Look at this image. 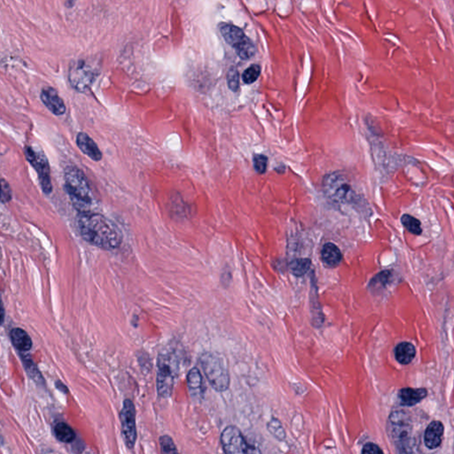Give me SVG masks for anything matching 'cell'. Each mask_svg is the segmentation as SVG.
I'll return each instance as SVG.
<instances>
[{"label":"cell","instance_id":"1","mask_svg":"<svg viewBox=\"0 0 454 454\" xmlns=\"http://www.w3.org/2000/svg\"><path fill=\"white\" fill-rule=\"evenodd\" d=\"M77 223L84 239L93 246L112 250L119 248L123 243V234L118 226L103 215L82 212Z\"/></svg>","mask_w":454,"mask_h":454},{"label":"cell","instance_id":"2","mask_svg":"<svg viewBox=\"0 0 454 454\" xmlns=\"http://www.w3.org/2000/svg\"><path fill=\"white\" fill-rule=\"evenodd\" d=\"M200 361L212 388L220 392L226 391L230 385V376L225 358L215 352H206L202 354Z\"/></svg>","mask_w":454,"mask_h":454},{"label":"cell","instance_id":"3","mask_svg":"<svg viewBox=\"0 0 454 454\" xmlns=\"http://www.w3.org/2000/svg\"><path fill=\"white\" fill-rule=\"evenodd\" d=\"M64 177L66 189L72 201L83 212H86V208L92 204V194L86 176L77 168L70 166L66 169Z\"/></svg>","mask_w":454,"mask_h":454},{"label":"cell","instance_id":"4","mask_svg":"<svg viewBox=\"0 0 454 454\" xmlns=\"http://www.w3.org/2000/svg\"><path fill=\"white\" fill-rule=\"evenodd\" d=\"M178 363L170 352L161 353L157 359V391L159 396L167 398L171 396L178 375Z\"/></svg>","mask_w":454,"mask_h":454},{"label":"cell","instance_id":"5","mask_svg":"<svg viewBox=\"0 0 454 454\" xmlns=\"http://www.w3.org/2000/svg\"><path fill=\"white\" fill-rule=\"evenodd\" d=\"M323 188L328 198L334 202L349 203L355 197L348 177L340 171L327 175L323 180Z\"/></svg>","mask_w":454,"mask_h":454},{"label":"cell","instance_id":"6","mask_svg":"<svg viewBox=\"0 0 454 454\" xmlns=\"http://www.w3.org/2000/svg\"><path fill=\"white\" fill-rule=\"evenodd\" d=\"M220 32L226 43L234 48L239 58L250 60L256 54V45L242 29L232 24L224 23L220 26Z\"/></svg>","mask_w":454,"mask_h":454},{"label":"cell","instance_id":"7","mask_svg":"<svg viewBox=\"0 0 454 454\" xmlns=\"http://www.w3.org/2000/svg\"><path fill=\"white\" fill-rule=\"evenodd\" d=\"M99 74L94 64L86 60L71 63L68 71V80L72 87L79 92L89 91Z\"/></svg>","mask_w":454,"mask_h":454},{"label":"cell","instance_id":"8","mask_svg":"<svg viewBox=\"0 0 454 454\" xmlns=\"http://www.w3.org/2000/svg\"><path fill=\"white\" fill-rule=\"evenodd\" d=\"M123 440L128 449H133L137 440L136 410L132 401L125 399L120 412Z\"/></svg>","mask_w":454,"mask_h":454},{"label":"cell","instance_id":"9","mask_svg":"<svg viewBox=\"0 0 454 454\" xmlns=\"http://www.w3.org/2000/svg\"><path fill=\"white\" fill-rule=\"evenodd\" d=\"M25 155L27 157V160L35 168V170L38 171V178L40 180L43 191L45 192V194H50L52 190L51 177H50V168L44 152L36 150L33 147H27L25 149Z\"/></svg>","mask_w":454,"mask_h":454},{"label":"cell","instance_id":"10","mask_svg":"<svg viewBox=\"0 0 454 454\" xmlns=\"http://www.w3.org/2000/svg\"><path fill=\"white\" fill-rule=\"evenodd\" d=\"M221 444L226 453H249L253 451L248 444L239 429L234 426H228L221 434Z\"/></svg>","mask_w":454,"mask_h":454},{"label":"cell","instance_id":"11","mask_svg":"<svg viewBox=\"0 0 454 454\" xmlns=\"http://www.w3.org/2000/svg\"><path fill=\"white\" fill-rule=\"evenodd\" d=\"M389 422L391 425V430L389 431V437L396 442V446L403 448L402 451H405V446L409 444L411 427L405 420V414L401 413H394L389 416Z\"/></svg>","mask_w":454,"mask_h":454},{"label":"cell","instance_id":"12","mask_svg":"<svg viewBox=\"0 0 454 454\" xmlns=\"http://www.w3.org/2000/svg\"><path fill=\"white\" fill-rule=\"evenodd\" d=\"M41 99L51 113L55 114L56 116H62L63 114H65V104L62 98L59 96L58 92L54 88L46 87L42 90Z\"/></svg>","mask_w":454,"mask_h":454},{"label":"cell","instance_id":"13","mask_svg":"<svg viewBox=\"0 0 454 454\" xmlns=\"http://www.w3.org/2000/svg\"><path fill=\"white\" fill-rule=\"evenodd\" d=\"M444 437V425L439 420L432 421L425 431L424 442L429 449L433 450L440 446Z\"/></svg>","mask_w":454,"mask_h":454},{"label":"cell","instance_id":"14","mask_svg":"<svg viewBox=\"0 0 454 454\" xmlns=\"http://www.w3.org/2000/svg\"><path fill=\"white\" fill-rule=\"evenodd\" d=\"M76 144L80 150L88 157L95 162H99L102 158V154L95 142L85 132H80L76 137Z\"/></svg>","mask_w":454,"mask_h":454},{"label":"cell","instance_id":"15","mask_svg":"<svg viewBox=\"0 0 454 454\" xmlns=\"http://www.w3.org/2000/svg\"><path fill=\"white\" fill-rule=\"evenodd\" d=\"M428 396V391L426 389H413V388H406L400 390L398 396H399L400 404L405 407H413Z\"/></svg>","mask_w":454,"mask_h":454},{"label":"cell","instance_id":"16","mask_svg":"<svg viewBox=\"0 0 454 454\" xmlns=\"http://www.w3.org/2000/svg\"><path fill=\"white\" fill-rule=\"evenodd\" d=\"M321 258L328 268H335L341 263L342 256L341 250L334 243L325 244L321 250Z\"/></svg>","mask_w":454,"mask_h":454},{"label":"cell","instance_id":"17","mask_svg":"<svg viewBox=\"0 0 454 454\" xmlns=\"http://www.w3.org/2000/svg\"><path fill=\"white\" fill-rule=\"evenodd\" d=\"M416 355V350L412 343L404 341L397 345L395 350L396 359L402 365H408Z\"/></svg>","mask_w":454,"mask_h":454},{"label":"cell","instance_id":"18","mask_svg":"<svg viewBox=\"0 0 454 454\" xmlns=\"http://www.w3.org/2000/svg\"><path fill=\"white\" fill-rule=\"evenodd\" d=\"M188 385L193 396H201L203 392V379L198 368H192L188 375Z\"/></svg>","mask_w":454,"mask_h":454},{"label":"cell","instance_id":"19","mask_svg":"<svg viewBox=\"0 0 454 454\" xmlns=\"http://www.w3.org/2000/svg\"><path fill=\"white\" fill-rule=\"evenodd\" d=\"M11 340L13 341V344L20 351L27 352L31 350L32 346L30 335H28L23 329L21 328H14L11 332Z\"/></svg>","mask_w":454,"mask_h":454},{"label":"cell","instance_id":"20","mask_svg":"<svg viewBox=\"0 0 454 454\" xmlns=\"http://www.w3.org/2000/svg\"><path fill=\"white\" fill-rule=\"evenodd\" d=\"M55 433L59 440L63 443H71L72 441L75 440V432L64 422H60L55 426Z\"/></svg>","mask_w":454,"mask_h":454},{"label":"cell","instance_id":"21","mask_svg":"<svg viewBox=\"0 0 454 454\" xmlns=\"http://www.w3.org/2000/svg\"><path fill=\"white\" fill-rule=\"evenodd\" d=\"M311 266V261L309 258H297L290 263L289 268L293 275L302 277L307 273Z\"/></svg>","mask_w":454,"mask_h":454},{"label":"cell","instance_id":"22","mask_svg":"<svg viewBox=\"0 0 454 454\" xmlns=\"http://www.w3.org/2000/svg\"><path fill=\"white\" fill-rule=\"evenodd\" d=\"M401 223L403 224V226L412 232L413 234L415 235H420L422 232V228H421V224L418 219H415L413 216L405 214L401 218Z\"/></svg>","mask_w":454,"mask_h":454},{"label":"cell","instance_id":"23","mask_svg":"<svg viewBox=\"0 0 454 454\" xmlns=\"http://www.w3.org/2000/svg\"><path fill=\"white\" fill-rule=\"evenodd\" d=\"M267 430L273 435V437L276 438L277 440H285L286 433H285V431H284L280 420L278 419H275V418L272 419L269 421V423L267 424Z\"/></svg>","mask_w":454,"mask_h":454},{"label":"cell","instance_id":"24","mask_svg":"<svg viewBox=\"0 0 454 454\" xmlns=\"http://www.w3.org/2000/svg\"><path fill=\"white\" fill-rule=\"evenodd\" d=\"M260 73H261L260 66L256 65V64L250 66V68H247L243 73V82L247 85H251L253 83L256 82L257 78L259 77Z\"/></svg>","mask_w":454,"mask_h":454},{"label":"cell","instance_id":"25","mask_svg":"<svg viewBox=\"0 0 454 454\" xmlns=\"http://www.w3.org/2000/svg\"><path fill=\"white\" fill-rule=\"evenodd\" d=\"M227 85H228L229 89L232 90V92H236L239 90V71L237 70L235 67H232L229 69L228 73H227Z\"/></svg>","mask_w":454,"mask_h":454},{"label":"cell","instance_id":"26","mask_svg":"<svg viewBox=\"0 0 454 454\" xmlns=\"http://www.w3.org/2000/svg\"><path fill=\"white\" fill-rule=\"evenodd\" d=\"M159 443H160L161 449H162L163 453H175V452H178V450H177V447H176L172 438L167 436V435L162 436L159 438Z\"/></svg>","mask_w":454,"mask_h":454},{"label":"cell","instance_id":"27","mask_svg":"<svg viewBox=\"0 0 454 454\" xmlns=\"http://www.w3.org/2000/svg\"><path fill=\"white\" fill-rule=\"evenodd\" d=\"M253 164L256 172L259 174H263L266 171L268 158L263 154H255L253 158Z\"/></svg>","mask_w":454,"mask_h":454},{"label":"cell","instance_id":"28","mask_svg":"<svg viewBox=\"0 0 454 454\" xmlns=\"http://www.w3.org/2000/svg\"><path fill=\"white\" fill-rule=\"evenodd\" d=\"M390 276H391V273L389 271H385V272L379 273L375 279H372L371 283H370V287L376 288V287H385V285L389 282Z\"/></svg>","mask_w":454,"mask_h":454},{"label":"cell","instance_id":"29","mask_svg":"<svg viewBox=\"0 0 454 454\" xmlns=\"http://www.w3.org/2000/svg\"><path fill=\"white\" fill-rule=\"evenodd\" d=\"M12 199L10 185L4 179H0V202H8Z\"/></svg>","mask_w":454,"mask_h":454},{"label":"cell","instance_id":"30","mask_svg":"<svg viewBox=\"0 0 454 454\" xmlns=\"http://www.w3.org/2000/svg\"><path fill=\"white\" fill-rule=\"evenodd\" d=\"M363 453H383V451L381 449V448L378 446V445H376V444H372V443H367V444H365L364 445V447H363L362 450Z\"/></svg>","mask_w":454,"mask_h":454},{"label":"cell","instance_id":"31","mask_svg":"<svg viewBox=\"0 0 454 454\" xmlns=\"http://www.w3.org/2000/svg\"><path fill=\"white\" fill-rule=\"evenodd\" d=\"M4 318H5V311H4L3 305L0 302V325L3 323Z\"/></svg>","mask_w":454,"mask_h":454}]
</instances>
